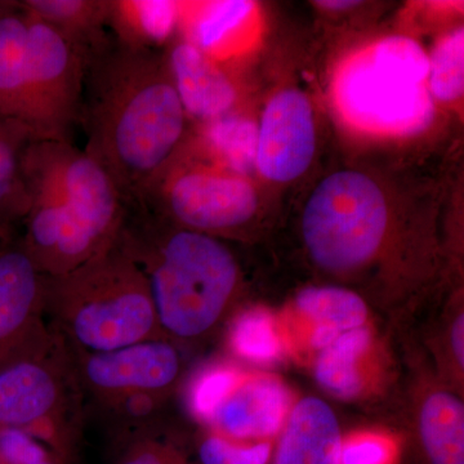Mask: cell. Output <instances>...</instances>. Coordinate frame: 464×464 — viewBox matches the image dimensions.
Here are the masks:
<instances>
[{"instance_id":"obj_1","label":"cell","mask_w":464,"mask_h":464,"mask_svg":"<svg viewBox=\"0 0 464 464\" xmlns=\"http://www.w3.org/2000/svg\"><path fill=\"white\" fill-rule=\"evenodd\" d=\"M79 125L85 152L124 203L139 200L179 154L188 125L167 58L109 34L85 54Z\"/></svg>"},{"instance_id":"obj_2","label":"cell","mask_w":464,"mask_h":464,"mask_svg":"<svg viewBox=\"0 0 464 464\" xmlns=\"http://www.w3.org/2000/svg\"><path fill=\"white\" fill-rule=\"evenodd\" d=\"M23 170L27 210L17 239L43 275L70 273L115 243L124 199L85 150L33 139Z\"/></svg>"},{"instance_id":"obj_3","label":"cell","mask_w":464,"mask_h":464,"mask_svg":"<svg viewBox=\"0 0 464 464\" xmlns=\"http://www.w3.org/2000/svg\"><path fill=\"white\" fill-rule=\"evenodd\" d=\"M116 243L145 276L164 338L199 342L221 325L240 280L239 266L221 240L177 227L130 201Z\"/></svg>"},{"instance_id":"obj_4","label":"cell","mask_w":464,"mask_h":464,"mask_svg":"<svg viewBox=\"0 0 464 464\" xmlns=\"http://www.w3.org/2000/svg\"><path fill=\"white\" fill-rule=\"evenodd\" d=\"M44 319L69 346L88 353L164 338L148 282L116 240L75 270L45 276Z\"/></svg>"},{"instance_id":"obj_5","label":"cell","mask_w":464,"mask_h":464,"mask_svg":"<svg viewBox=\"0 0 464 464\" xmlns=\"http://www.w3.org/2000/svg\"><path fill=\"white\" fill-rule=\"evenodd\" d=\"M82 399L69 346L48 324L0 360V427L23 430L63 462L74 451Z\"/></svg>"},{"instance_id":"obj_6","label":"cell","mask_w":464,"mask_h":464,"mask_svg":"<svg viewBox=\"0 0 464 464\" xmlns=\"http://www.w3.org/2000/svg\"><path fill=\"white\" fill-rule=\"evenodd\" d=\"M429 57L404 36H391L357 54L335 84L338 105L348 121L366 130L408 133L432 115Z\"/></svg>"},{"instance_id":"obj_7","label":"cell","mask_w":464,"mask_h":464,"mask_svg":"<svg viewBox=\"0 0 464 464\" xmlns=\"http://www.w3.org/2000/svg\"><path fill=\"white\" fill-rule=\"evenodd\" d=\"M302 234L308 255L323 270L350 275L368 267L389 237L383 192L365 174L333 173L311 194Z\"/></svg>"},{"instance_id":"obj_8","label":"cell","mask_w":464,"mask_h":464,"mask_svg":"<svg viewBox=\"0 0 464 464\" xmlns=\"http://www.w3.org/2000/svg\"><path fill=\"white\" fill-rule=\"evenodd\" d=\"M134 201L177 227L212 237L239 230L258 208L256 188L239 174L172 164Z\"/></svg>"},{"instance_id":"obj_9","label":"cell","mask_w":464,"mask_h":464,"mask_svg":"<svg viewBox=\"0 0 464 464\" xmlns=\"http://www.w3.org/2000/svg\"><path fill=\"white\" fill-rule=\"evenodd\" d=\"M25 14L27 128L35 140L72 142L83 96V52L53 26Z\"/></svg>"},{"instance_id":"obj_10","label":"cell","mask_w":464,"mask_h":464,"mask_svg":"<svg viewBox=\"0 0 464 464\" xmlns=\"http://www.w3.org/2000/svg\"><path fill=\"white\" fill-rule=\"evenodd\" d=\"M179 346L154 338L103 353L69 350L83 398L90 396L99 406L139 393L169 395L183 372Z\"/></svg>"},{"instance_id":"obj_11","label":"cell","mask_w":464,"mask_h":464,"mask_svg":"<svg viewBox=\"0 0 464 464\" xmlns=\"http://www.w3.org/2000/svg\"><path fill=\"white\" fill-rule=\"evenodd\" d=\"M315 146V121L306 94L298 90L275 94L258 127V172L271 181H293L310 167Z\"/></svg>"},{"instance_id":"obj_12","label":"cell","mask_w":464,"mask_h":464,"mask_svg":"<svg viewBox=\"0 0 464 464\" xmlns=\"http://www.w3.org/2000/svg\"><path fill=\"white\" fill-rule=\"evenodd\" d=\"M44 282L17 237L0 243V360L47 326Z\"/></svg>"},{"instance_id":"obj_13","label":"cell","mask_w":464,"mask_h":464,"mask_svg":"<svg viewBox=\"0 0 464 464\" xmlns=\"http://www.w3.org/2000/svg\"><path fill=\"white\" fill-rule=\"evenodd\" d=\"M292 404V392L279 378L246 374L208 429L237 441H264L282 431Z\"/></svg>"},{"instance_id":"obj_14","label":"cell","mask_w":464,"mask_h":464,"mask_svg":"<svg viewBox=\"0 0 464 464\" xmlns=\"http://www.w3.org/2000/svg\"><path fill=\"white\" fill-rule=\"evenodd\" d=\"M186 114L219 121L230 111L237 92L230 79L194 43H179L167 57Z\"/></svg>"},{"instance_id":"obj_15","label":"cell","mask_w":464,"mask_h":464,"mask_svg":"<svg viewBox=\"0 0 464 464\" xmlns=\"http://www.w3.org/2000/svg\"><path fill=\"white\" fill-rule=\"evenodd\" d=\"M342 441L340 423L331 406L310 396L290 411L273 464H340Z\"/></svg>"},{"instance_id":"obj_16","label":"cell","mask_w":464,"mask_h":464,"mask_svg":"<svg viewBox=\"0 0 464 464\" xmlns=\"http://www.w3.org/2000/svg\"><path fill=\"white\" fill-rule=\"evenodd\" d=\"M417 420L423 464H464L462 400L448 390H431L420 401Z\"/></svg>"},{"instance_id":"obj_17","label":"cell","mask_w":464,"mask_h":464,"mask_svg":"<svg viewBox=\"0 0 464 464\" xmlns=\"http://www.w3.org/2000/svg\"><path fill=\"white\" fill-rule=\"evenodd\" d=\"M26 44L25 11L18 2L0 3V115L27 128Z\"/></svg>"},{"instance_id":"obj_18","label":"cell","mask_w":464,"mask_h":464,"mask_svg":"<svg viewBox=\"0 0 464 464\" xmlns=\"http://www.w3.org/2000/svg\"><path fill=\"white\" fill-rule=\"evenodd\" d=\"M33 139L25 125L0 115V243L18 237L26 215L23 164Z\"/></svg>"},{"instance_id":"obj_19","label":"cell","mask_w":464,"mask_h":464,"mask_svg":"<svg viewBox=\"0 0 464 464\" xmlns=\"http://www.w3.org/2000/svg\"><path fill=\"white\" fill-rule=\"evenodd\" d=\"M20 3L27 14L58 30L67 41L83 52L99 47L108 38L112 2L103 0H25Z\"/></svg>"},{"instance_id":"obj_20","label":"cell","mask_w":464,"mask_h":464,"mask_svg":"<svg viewBox=\"0 0 464 464\" xmlns=\"http://www.w3.org/2000/svg\"><path fill=\"white\" fill-rule=\"evenodd\" d=\"M372 342L371 329L366 326L342 333L331 346L319 351L315 362L317 383L335 398H359L365 386L362 364Z\"/></svg>"},{"instance_id":"obj_21","label":"cell","mask_w":464,"mask_h":464,"mask_svg":"<svg viewBox=\"0 0 464 464\" xmlns=\"http://www.w3.org/2000/svg\"><path fill=\"white\" fill-rule=\"evenodd\" d=\"M231 353L256 365H274L284 356V337L273 313L262 307L243 311L227 333Z\"/></svg>"},{"instance_id":"obj_22","label":"cell","mask_w":464,"mask_h":464,"mask_svg":"<svg viewBox=\"0 0 464 464\" xmlns=\"http://www.w3.org/2000/svg\"><path fill=\"white\" fill-rule=\"evenodd\" d=\"M295 308L313 326L340 332L365 326L369 316L364 299L355 292L337 286L302 290L295 298Z\"/></svg>"},{"instance_id":"obj_23","label":"cell","mask_w":464,"mask_h":464,"mask_svg":"<svg viewBox=\"0 0 464 464\" xmlns=\"http://www.w3.org/2000/svg\"><path fill=\"white\" fill-rule=\"evenodd\" d=\"M246 375L228 362H216L198 372L188 390V406L192 417L204 426H209L219 406L237 390Z\"/></svg>"},{"instance_id":"obj_24","label":"cell","mask_w":464,"mask_h":464,"mask_svg":"<svg viewBox=\"0 0 464 464\" xmlns=\"http://www.w3.org/2000/svg\"><path fill=\"white\" fill-rule=\"evenodd\" d=\"M429 91L441 102H453L464 91L463 27L445 36L429 57Z\"/></svg>"},{"instance_id":"obj_25","label":"cell","mask_w":464,"mask_h":464,"mask_svg":"<svg viewBox=\"0 0 464 464\" xmlns=\"http://www.w3.org/2000/svg\"><path fill=\"white\" fill-rule=\"evenodd\" d=\"M110 464H194L151 426L121 432Z\"/></svg>"},{"instance_id":"obj_26","label":"cell","mask_w":464,"mask_h":464,"mask_svg":"<svg viewBox=\"0 0 464 464\" xmlns=\"http://www.w3.org/2000/svg\"><path fill=\"white\" fill-rule=\"evenodd\" d=\"M258 127L243 118H222L216 121L212 141L230 167L237 172H246L256 163Z\"/></svg>"},{"instance_id":"obj_27","label":"cell","mask_w":464,"mask_h":464,"mask_svg":"<svg viewBox=\"0 0 464 464\" xmlns=\"http://www.w3.org/2000/svg\"><path fill=\"white\" fill-rule=\"evenodd\" d=\"M198 464H268L270 441H237L209 431L198 440Z\"/></svg>"},{"instance_id":"obj_28","label":"cell","mask_w":464,"mask_h":464,"mask_svg":"<svg viewBox=\"0 0 464 464\" xmlns=\"http://www.w3.org/2000/svg\"><path fill=\"white\" fill-rule=\"evenodd\" d=\"M255 8L252 2H219L208 5L197 26L198 47L209 52L240 26Z\"/></svg>"},{"instance_id":"obj_29","label":"cell","mask_w":464,"mask_h":464,"mask_svg":"<svg viewBox=\"0 0 464 464\" xmlns=\"http://www.w3.org/2000/svg\"><path fill=\"white\" fill-rule=\"evenodd\" d=\"M398 445L380 433H353L342 441L340 464H392Z\"/></svg>"},{"instance_id":"obj_30","label":"cell","mask_w":464,"mask_h":464,"mask_svg":"<svg viewBox=\"0 0 464 464\" xmlns=\"http://www.w3.org/2000/svg\"><path fill=\"white\" fill-rule=\"evenodd\" d=\"M52 456L50 449L23 430L0 427V464H38Z\"/></svg>"},{"instance_id":"obj_31","label":"cell","mask_w":464,"mask_h":464,"mask_svg":"<svg viewBox=\"0 0 464 464\" xmlns=\"http://www.w3.org/2000/svg\"><path fill=\"white\" fill-rule=\"evenodd\" d=\"M450 348L457 368L463 372L464 368V315L458 314L450 329Z\"/></svg>"},{"instance_id":"obj_32","label":"cell","mask_w":464,"mask_h":464,"mask_svg":"<svg viewBox=\"0 0 464 464\" xmlns=\"http://www.w3.org/2000/svg\"><path fill=\"white\" fill-rule=\"evenodd\" d=\"M316 5H322L326 9H333V11H344V9L355 7L360 5L359 2H348V0H326V2H316Z\"/></svg>"},{"instance_id":"obj_33","label":"cell","mask_w":464,"mask_h":464,"mask_svg":"<svg viewBox=\"0 0 464 464\" xmlns=\"http://www.w3.org/2000/svg\"><path fill=\"white\" fill-rule=\"evenodd\" d=\"M38 464H65V462H63V460L58 459L57 457L52 456L48 458V459L43 460V462Z\"/></svg>"}]
</instances>
